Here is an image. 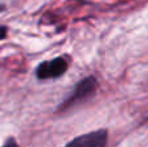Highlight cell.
<instances>
[{
  "label": "cell",
  "instance_id": "cell-5",
  "mask_svg": "<svg viewBox=\"0 0 148 147\" xmlns=\"http://www.w3.org/2000/svg\"><path fill=\"white\" fill-rule=\"evenodd\" d=\"M7 33H8V29L7 26H0V41L4 39L7 36Z\"/></svg>",
  "mask_w": 148,
  "mask_h": 147
},
{
  "label": "cell",
  "instance_id": "cell-2",
  "mask_svg": "<svg viewBox=\"0 0 148 147\" xmlns=\"http://www.w3.org/2000/svg\"><path fill=\"white\" fill-rule=\"evenodd\" d=\"M108 130L99 129L82 134L72 139L65 147H107Z\"/></svg>",
  "mask_w": 148,
  "mask_h": 147
},
{
  "label": "cell",
  "instance_id": "cell-3",
  "mask_svg": "<svg viewBox=\"0 0 148 147\" xmlns=\"http://www.w3.org/2000/svg\"><path fill=\"white\" fill-rule=\"evenodd\" d=\"M68 70V63L64 57H56L49 61H43L36 68V77L39 80L59 78Z\"/></svg>",
  "mask_w": 148,
  "mask_h": 147
},
{
  "label": "cell",
  "instance_id": "cell-4",
  "mask_svg": "<svg viewBox=\"0 0 148 147\" xmlns=\"http://www.w3.org/2000/svg\"><path fill=\"white\" fill-rule=\"evenodd\" d=\"M3 147H18V145H17V142H16V139L14 138H8L7 139V142L4 143V146Z\"/></svg>",
  "mask_w": 148,
  "mask_h": 147
},
{
  "label": "cell",
  "instance_id": "cell-6",
  "mask_svg": "<svg viewBox=\"0 0 148 147\" xmlns=\"http://www.w3.org/2000/svg\"><path fill=\"white\" fill-rule=\"evenodd\" d=\"M4 9V7H3V5H0V10H3Z\"/></svg>",
  "mask_w": 148,
  "mask_h": 147
},
{
  "label": "cell",
  "instance_id": "cell-1",
  "mask_svg": "<svg viewBox=\"0 0 148 147\" xmlns=\"http://www.w3.org/2000/svg\"><path fill=\"white\" fill-rule=\"evenodd\" d=\"M96 89H97V81L94 76H88V77L83 78L82 81H79L77 83L75 89L70 94L69 98L62 104H60L59 112H65L68 109L73 108V107L78 106V104L83 103V102L88 100L96 93Z\"/></svg>",
  "mask_w": 148,
  "mask_h": 147
}]
</instances>
